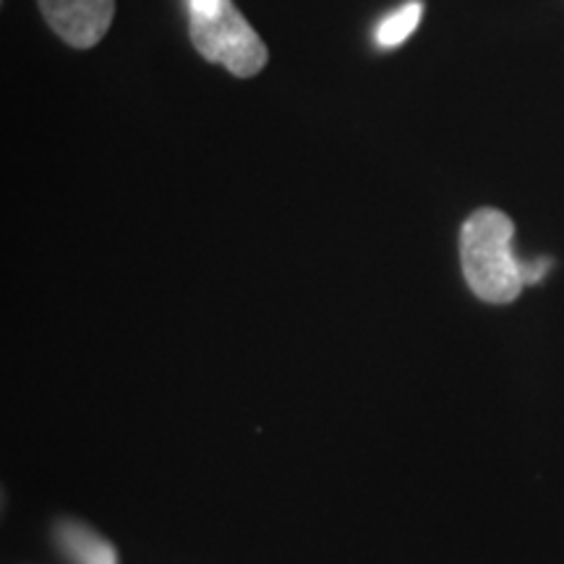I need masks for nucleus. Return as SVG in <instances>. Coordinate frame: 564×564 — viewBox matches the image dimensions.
Returning a JSON list of instances; mask_svg holds the SVG:
<instances>
[{"label":"nucleus","mask_w":564,"mask_h":564,"mask_svg":"<svg viewBox=\"0 0 564 564\" xmlns=\"http://www.w3.org/2000/svg\"><path fill=\"white\" fill-rule=\"evenodd\" d=\"M421 19V3H408L398 13H392L390 19H384L377 30V42L384 47L400 45L408 34H411L415 26H419Z\"/></svg>","instance_id":"nucleus-5"},{"label":"nucleus","mask_w":564,"mask_h":564,"mask_svg":"<svg viewBox=\"0 0 564 564\" xmlns=\"http://www.w3.org/2000/svg\"><path fill=\"white\" fill-rule=\"evenodd\" d=\"M51 30L70 47H95L110 30L116 0H37Z\"/></svg>","instance_id":"nucleus-3"},{"label":"nucleus","mask_w":564,"mask_h":564,"mask_svg":"<svg viewBox=\"0 0 564 564\" xmlns=\"http://www.w3.org/2000/svg\"><path fill=\"white\" fill-rule=\"evenodd\" d=\"M549 267H552V262H549V259H539V262H528V264H523L525 285H528V282H539L541 278H544Z\"/></svg>","instance_id":"nucleus-6"},{"label":"nucleus","mask_w":564,"mask_h":564,"mask_svg":"<svg viewBox=\"0 0 564 564\" xmlns=\"http://www.w3.org/2000/svg\"><path fill=\"white\" fill-rule=\"evenodd\" d=\"M223 0H192V11L196 13H212L220 9Z\"/></svg>","instance_id":"nucleus-7"},{"label":"nucleus","mask_w":564,"mask_h":564,"mask_svg":"<svg viewBox=\"0 0 564 564\" xmlns=\"http://www.w3.org/2000/svg\"><path fill=\"white\" fill-rule=\"evenodd\" d=\"M514 225L505 212L478 209L460 232V262L470 291L486 303H512L523 291V262L512 251Z\"/></svg>","instance_id":"nucleus-1"},{"label":"nucleus","mask_w":564,"mask_h":564,"mask_svg":"<svg viewBox=\"0 0 564 564\" xmlns=\"http://www.w3.org/2000/svg\"><path fill=\"white\" fill-rule=\"evenodd\" d=\"M188 32L204 58L223 63L232 76H241V79L257 76L270 58L262 37L251 30L249 21L236 11L230 0H223L220 9L212 13L192 11Z\"/></svg>","instance_id":"nucleus-2"},{"label":"nucleus","mask_w":564,"mask_h":564,"mask_svg":"<svg viewBox=\"0 0 564 564\" xmlns=\"http://www.w3.org/2000/svg\"><path fill=\"white\" fill-rule=\"evenodd\" d=\"M55 541L70 564H118V552L108 539L79 520H63L55 528Z\"/></svg>","instance_id":"nucleus-4"}]
</instances>
